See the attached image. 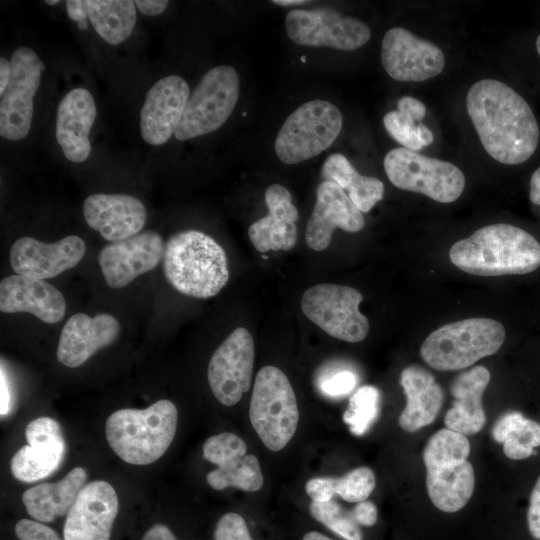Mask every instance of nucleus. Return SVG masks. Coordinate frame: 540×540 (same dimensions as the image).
<instances>
[{
  "label": "nucleus",
  "instance_id": "obj_9",
  "mask_svg": "<svg viewBox=\"0 0 540 540\" xmlns=\"http://www.w3.org/2000/svg\"><path fill=\"white\" fill-rule=\"evenodd\" d=\"M383 165L395 187L440 203L456 201L465 187V176L456 165L404 147L390 150Z\"/></svg>",
  "mask_w": 540,
  "mask_h": 540
},
{
  "label": "nucleus",
  "instance_id": "obj_5",
  "mask_svg": "<svg viewBox=\"0 0 540 540\" xmlns=\"http://www.w3.org/2000/svg\"><path fill=\"white\" fill-rule=\"evenodd\" d=\"M470 450L466 436L448 428L435 432L424 447L428 496L443 512L459 511L472 497L475 473L468 461Z\"/></svg>",
  "mask_w": 540,
  "mask_h": 540
},
{
  "label": "nucleus",
  "instance_id": "obj_15",
  "mask_svg": "<svg viewBox=\"0 0 540 540\" xmlns=\"http://www.w3.org/2000/svg\"><path fill=\"white\" fill-rule=\"evenodd\" d=\"M381 62L387 74L401 82H422L439 75L445 66L442 50L407 29H389L382 39Z\"/></svg>",
  "mask_w": 540,
  "mask_h": 540
},
{
  "label": "nucleus",
  "instance_id": "obj_26",
  "mask_svg": "<svg viewBox=\"0 0 540 540\" xmlns=\"http://www.w3.org/2000/svg\"><path fill=\"white\" fill-rule=\"evenodd\" d=\"M96 105L84 88L68 92L57 111L56 139L65 157L71 162L85 161L91 151L89 132L96 118Z\"/></svg>",
  "mask_w": 540,
  "mask_h": 540
},
{
  "label": "nucleus",
  "instance_id": "obj_30",
  "mask_svg": "<svg viewBox=\"0 0 540 540\" xmlns=\"http://www.w3.org/2000/svg\"><path fill=\"white\" fill-rule=\"evenodd\" d=\"M323 181L338 184L348 192L349 198L363 213L369 212L383 199L384 184L377 178L361 175L351 162L341 153L327 157L322 168Z\"/></svg>",
  "mask_w": 540,
  "mask_h": 540
},
{
  "label": "nucleus",
  "instance_id": "obj_12",
  "mask_svg": "<svg viewBox=\"0 0 540 540\" xmlns=\"http://www.w3.org/2000/svg\"><path fill=\"white\" fill-rule=\"evenodd\" d=\"M285 29L296 44L343 51L356 50L371 37L366 23L327 7L288 12Z\"/></svg>",
  "mask_w": 540,
  "mask_h": 540
},
{
  "label": "nucleus",
  "instance_id": "obj_22",
  "mask_svg": "<svg viewBox=\"0 0 540 540\" xmlns=\"http://www.w3.org/2000/svg\"><path fill=\"white\" fill-rule=\"evenodd\" d=\"M83 214L89 227L110 243L137 235L146 222L143 203L126 194H92L84 200Z\"/></svg>",
  "mask_w": 540,
  "mask_h": 540
},
{
  "label": "nucleus",
  "instance_id": "obj_11",
  "mask_svg": "<svg viewBox=\"0 0 540 540\" xmlns=\"http://www.w3.org/2000/svg\"><path fill=\"white\" fill-rule=\"evenodd\" d=\"M362 300V294L353 287L316 284L303 294L301 309L331 337L356 343L365 339L369 331V321L359 311Z\"/></svg>",
  "mask_w": 540,
  "mask_h": 540
},
{
  "label": "nucleus",
  "instance_id": "obj_1",
  "mask_svg": "<svg viewBox=\"0 0 540 540\" xmlns=\"http://www.w3.org/2000/svg\"><path fill=\"white\" fill-rule=\"evenodd\" d=\"M468 115L485 151L496 161L516 165L528 160L539 142V127L526 100L495 79L474 83L466 96Z\"/></svg>",
  "mask_w": 540,
  "mask_h": 540
},
{
  "label": "nucleus",
  "instance_id": "obj_33",
  "mask_svg": "<svg viewBox=\"0 0 540 540\" xmlns=\"http://www.w3.org/2000/svg\"><path fill=\"white\" fill-rule=\"evenodd\" d=\"M426 107L418 99L403 96L397 102V110L386 113L384 127L391 138L404 148L418 151L423 148L418 135V124L425 117Z\"/></svg>",
  "mask_w": 540,
  "mask_h": 540
},
{
  "label": "nucleus",
  "instance_id": "obj_21",
  "mask_svg": "<svg viewBox=\"0 0 540 540\" xmlns=\"http://www.w3.org/2000/svg\"><path fill=\"white\" fill-rule=\"evenodd\" d=\"M187 82L177 75L161 78L147 92L140 112L145 142L161 145L175 133L189 99Z\"/></svg>",
  "mask_w": 540,
  "mask_h": 540
},
{
  "label": "nucleus",
  "instance_id": "obj_13",
  "mask_svg": "<svg viewBox=\"0 0 540 540\" xmlns=\"http://www.w3.org/2000/svg\"><path fill=\"white\" fill-rule=\"evenodd\" d=\"M11 78L0 101V135L8 140L23 139L33 117V98L45 65L34 50L21 46L11 56Z\"/></svg>",
  "mask_w": 540,
  "mask_h": 540
},
{
  "label": "nucleus",
  "instance_id": "obj_32",
  "mask_svg": "<svg viewBox=\"0 0 540 540\" xmlns=\"http://www.w3.org/2000/svg\"><path fill=\"white\" fill-rule=\"evenodd\" d=\"M495 441L503 443V452L512 460H522L534 453L540 445V423L525 418L521 412L510 411L502 415L492 429Z\"/></svg>",
  "mask_w": 540,
  "mask_h": 540
},
{
  "label": "nucleus",
  "instance_id": "obj_38",
  "mask_svg": "<svg viewBox=\"0 0 540 540\" xmlns=\"http://www.w3.org/2000/svg\"><path fill=\"white\" fill-rule=\"evenodd\" d=\"M374 472L366 466L355 468L336 477V494L347 502L365 501L375 488Z\"/></svg>",
  "mask_w": 540,
  "mask_h": 540
},
{
  "label": "nucleus",
  "instance_id": "obj_28",
  "mask_svg": "<svg viewBox=\"0 0 540 540\" xmlns=\"http://www.w3.org/2000/svg\"><path fill=\"white\" fill-rule=\"evenodd\" d=\"M400 384L406 396V406L398 422L406 432H415L431 424L444 400L441 386L425 368L410 365L400 374Z\"/></svg>",
  "mask_w": 540,
  "mask_h": 540
},
{
  "label": "nucleus",
  "instance_id": "obj_39",
  "mask_svg": "<svg viewBox=\"0 0 540 540\" xmlns=\"http://www.w3.org/2000/svg\"><path fill=\"white\" fill-rule=\"evenodd\" d=\"M214 540H252V538L245 519L235 512H229L218 520Z\"/></svg>",
  "mask_w": 540,
  "mask_h": 540
},
{
  "label": "nucleus",
  "instance_id": "obj_17",
  "mask_svg": "<svg viewBox=\"0 0 540 540\" xmlns=\"http://www.w3.org/2000/svg\"><path fill=\"white\" fill-rule=\"evenodd\" d=\"M28 445L12 457V475L22 482H35L52 474L61 464L66 443L60 425L51 417L30 421L25 429Z\"/></svg>",
  "mask_w": 540,
  "mask_h": 540
},
{
  "label": "nucleus",
  "instance_id": "obj_40",
  "mask_svg": "<svg viewBox=\"0 0 540 540\" xmlns=\"http://www.w3.org/2000/svg\"><path fill=\"white\" fill-rule=\"evenodd\" d=\"M356 375L349 370H338L323 376L319 382L320 390L332 397L349 394L356 386Z\"/></svg>",
  "mask_w": 540,
  "mask_h": 540
},
{
  "label": "nucleus",
  "instance_id": "obj_24",
  "mask_svg": "<svg viewBox=\"0 0 540 540\" xmlns=\"http://www.w3.org/2000/svg\"><path fill=\"white\" fill-rule=\"evenodd\" d=\"M0 310L28 312L45 323L54 324L64 317L66 301L52 284L15 274L0 282Z\"/></svg>",
  "mask_w": 540,
  "mask_h": 540
},
{
  "label": "nucleus",
  "instance_id": "obj_47",
  "mask_svg": "<svg viewBox=\"0 0 540 540\" xmlns=\"http://www.w3.org/2000/svg\"><path fill=\"white\" fill-rule=\"evenodd\" d=\"M142 540H178L172 531L163 524H155L144 534Z\"/></svg>",
  "mask_w": 540,
  "mask_h": 540
},
{
  "label": "nucleus",
  "instance_id": "obj_34",
  "mask_svg": "<svg viewBox=\"0 0 540 540\" xmlns=\"http://www.w3.org/2000/svg\"><path fill=\"white\" fill-rule=\"evenodd\" d=\"M206 481L215 490L234 487L247 492L262 488L264 478L259 460L249 454L223 467H217L206 475Z\"/></svg>",
  "mask_w": 540,
  "mask_h": 540
},
{
  "label": "nucleus",
  "instance_id": "obj_7",
  "mask_svg": "<svg viewBox=\"0 0 540 540\" xmlns=\"http://www.w3.org/2000/svg\"><path fill=\"white\" fill-rule=\"evenodd\" d=\"M251 424L271 451L282 450L294 436L299 410L290 381L275 366L262 367L255 378L250 400Z\"/></svg>",
  "mask_w": 540,
  "mask_h": 540
},
{
  "label": "nucleus",
  "instance_id": "obj_36",
  "mask_svg": "<svg viewBox=\"0 0 540 540\" xmlns=\"http://www.w3.org/2000/svg\"><path fill=\"white\" fill-rule=\"evenodd\" d=\"M311 516L334 533L346 540H362L359 524L352 511L342 507L333 499L326 502H314L309 505Z\"/></svg>",
  "mask_w": 540,
  "mask_h": 540
},
{
  "label": "nucleus",
  "instance_id": "obj_35",
  "mask_svg": "<svg viewBox=\"0 0 540 540\" xmlns=\"http://www.w3.org/2000/svg\"><path fill=\"white\" fill-rule=\"evenodd\" d=\"M380 393L372 385H363L350 397L343 421L357 436L363 435L376 420L379 412Z\"/></svg>",
  "mask_w": 540,
  "mask_h": 540
},
{
  "label": "nucleus",
  "instance_id": "obj_45",
  "mask_svg": "<svg viewBox=\"0 0 540 540\" xmlns=\"http://www.w3.org/2000/svg\"><path fill=\"white\" fill-rule=\"evenodd\" d=\"M66 10L69 18L77 23L88 18V3L84 0L66 1Z\"/></svg>",
  "mask_w": 540,
  "mask_h": 540
},
{
  "label": "nucleus",
  "instance_id": "obj_46",
  "mask_svg": "<svg viewBox=\"0 0 540 540\" xmlns=\"http://www.w3.org/2000/svg\"><path fill=\"white\" fill-rule=\"evenodd\" d=\"M168 3V1L164 0L135 1V5L140 10V12L148 16H155L161 14L167 8Z\"/></svg>",
  "mask_w": 540,
  "mask_h": 540
},
{
  "label": "nucleus",
  "instance_id": "obj_31",
  "mask_svg": "<svg viewBox=\"0 0 540 540\" xmlns=\"http://www.w3.org/2000/svg\"><path fill=\"white\" fill-rule=\"evenodd\" d=\"M88 18L98 35L111 45L126 40L136 23V5L131 0H89Z\"/></svg>",
  "mask_w": 540,
  "mask_h": 540
},
{
  "label": "nucleus",
  "instance_id": "obj_57",
  "mask_svg": "<svg viewBox=\"0 0 540 540\" xmlns=\"http://www.w3.org/2000/svg\"><path fill=\"white\" fill-rule=\"evenodd\" d=\"M262 257H263L264 259H267V258H268L266 255H263Z\"/></svg>",
  "mask_w": 540,
  "mask_h": 540
},
{
  "label": "nucleus",
  "instance_id": "obj_4",
  "mask_svg": "<svg viewBox=\"0 0 540 540\" xmlns=\"http://www.w3.org/2000/svg\"><path fill=\"white\" fill-rule=\"evenodd\" d=\"M178 422L174 403L161 399L145 409L124 408L107 419L105 434L114 453L132 465L157 461L172 443Z\"/></svg>",
  "mask_w": 540,
  "mask_h": 540
},
{
  "label": "nucleus",
  "instance_id": "obj_8",
  "mask_svg": "<svg viewBox=\"0 0 540 540\" xmlns=\"http://www.w3.org/2000/svg\"><path fill=\"white\" fill-rule=\"evenodd\" d=\"M343 118L327 100L305 102L285 120L275 139V152L285 164L313 158L333 144L341 132Z\"/></svg>",
  "mask_w": 540,
  "mask_h": 540
},
{
  "label": "nucleus",
  "instance_id": "obj_37",
  "mask_svg": "<svg viewBox=\"0 0 540 540\" xmlns=\"http://www.w3.org/2000/svg\"><path fill=\"white\" fill-rule=\"evenodd\" d=\"M202 452L205 460L223 467L247 455V446L236 434L223 432L209 437L203 444Z\"/></svg>",
  "mask_w": 540,
  "mask_h": 540
},
{
  "label": "nucleus",
  "instance_id": "obj_10",
  "mask_svg": "<svg viewBox=\"0 0 540 540\" xmlns=\"http://www.w3.org/2000/svg\"><path fill=\"white\" fill-rule=\"evenodd\" d=\"M239 77L229 65L207 71L189 96L174 133L184 141L221 127L232 114L239 97Z\"/></svg>",
  "mask_w": 540,
  "mask_h": 540
},
{
  "label": "nucleus",
  "instance_id": "obj_41",
  "mask_svg": "<svg viewBox=\"0 0 540 540\" xmlns=\"http://www.w3.org/2000/svg\"><path fill=\"white\" fill-rule=\"evenodd\" d=\"M14 531L19 540H61L52 528L36 520L21 519Z\"/></svg>",
  "mask_w": 540,
  "mask_h": 540
},
{
  "label": "nucleus",
  "instance_id": "obj_23",
  "mask_svg": "<svg viewBox=\"0 0 540 540\" xmlns=\"http://www.w3.org/2000/svg\"><path fill=\"white\" fill-rule=\"evenodd\" d=\"M120 333V323L112 315L93 317L77 313L63 326L57 347V360L69 368L83 365L98 350L109 346Z\"/></svg>",
  "mask_w": 540,
  "mask_h": 540
},
{
  "label": "nucleus",
  "instance_id": "obj_50",
  "mask_svg": "<svg viewBox=\"0 0 540 540\" xmlns=\"http://www.w3.org/2000/svg\"><path fill=\"white\" fill-rule=\"evenodd\" d=\"M11 64L5 58H0V95H2L11 78Z\"/></svg>",
  "mask_w": 540,
  "mask_h": 540
},
{
  "label": "nucleus",
  "instance_id": "obj_56",
  "mask_svg": "<svg viewBox=\"0 0 540 540\" xmlns=\"http://www.w3.org/2000/svg\"><path fill=\"white\" fill-rule=\"evenodd\" d=\"M45 3L48 5H55L59 3V0H46Z\"/></svg>",
  "mask_w": 540,
  "mask_h": 540
},
{
  "label": "nucleus",
  "instance_id": "obj_52",
  "mask_svg": "<svg viewBox=\"0 0 540 540\" xmlns=\"http://www.w3.org/2000/svg\"><path fill=\"white\" fill-rule=\"evenodd\" d=\"M302 540H332V539H330L329 537L319 532L311 531V532L306 533Z\"/></svg>",
  "mask_w": 540,
  "mask_h": 540
},
{
  "label": "nucleus",
  "instance_id": "obj_14",
  "mask_svg": "<svg viewBox=\"0 0 540 540\" xmlns=\"http://www.w3.org/2000/svg\"><path fill=\"white\" fill-rule=\"evenodd\" d=\"M253 365V338L247 329L238 327L216 349L208 364V383L221 404L233 406L249 391Z\"/></svg>",
  "mask_w": 540,
  "mask_h": 540
},
{
  "label": "nucleus",
  "instance_id": "obj_48",
  "mask_svg": "<svg viewBox=\"0 0 540 540\" xmlns=\"http://www.w3.org/2000/svg\"><path fill=\"white\" fill-rule=\"evenodd\" d=\"M1 404H0V414L2 417L6 416L11 408V392L7 382V378L4 372L3 366L1 367Z\"/></svg>",
  "mask_w": 540,
  "mask_h": 540
},
{
  "label": "nucleus",
  "instance_id": "obj_43",
  "mask_svg": "<svg viewBox=\"0 0 540 540\" xmlns=\"http://www.w3.org/2000/svg\"><path fill=\"white\" fill-rule=\"evenodd\" d=\"M527 524L531 536L540 540V476L530 495L527 511Z\"/></svg>",
  "mask_w": 540,
  "mask_h": 540
},
{
  "label": "nucleus",
  "instance_id": "obj_49",
  "mask_svg": "<svg viewBox=\"0 0 540 540\" xmlns=\"http://www.w3.org/2000/svg\"><path fill=\"white\" fill-rule=\"evenodd\" d=\"M529 197L533 204L540 205V167L531 176Z\"/></svg>",
  "mask_w": 540,
  "mask_h": 540
},
{
  "label": "nucleus",
  "instance_id": "obj_18",
  "mask_svg": "<svg viewBox=\"0 0 540 540\" xmlns=\"http://www.w3.org/2000/svg\"><path fill=\"white\" fill-rule=\"evenodd\" d=\"M85 251L84 241L76 235L66 236L54 243L21 237L12 244L9 258L16 274L45 280L75 267Z\"/></svg>",
  "mask_w": 540,
  "mask_h": 540
},
{
  "label": "nucleus",
  "instance_id": "obj_29",
  "mask_svg": "<svg viewBox=\"0 0 540 540\" xmlns=\"http://www.w3.org/2000/svg\"><path fill=\"white\" fill-rule=\"evenodd\" d=\"M87 480L86 470L75 467L60 481L42 483L27 489L22 502L27 513L39 522H52L67 515Z\"/></svg>",
  "mask_w": 540,
  "mask_h": 540
},
{
  "label": "nucleus",
  "instance_id": "obj_2",
  "mask_svg": "<svg viewBox=\"0 0 540 540\" xmlns=\"http://www.w3.org/2000/svg\"><path fill=\"white\" fill-rule=\"evenodd\" d=\"M449 258L457 268L472 275H522L540 267V243L519 227L497 223L454 243Z\"/></svg>",
  "mask_w": 540,
  "mask_h": 540
},
{
  "label": "nucleus",
  "instance_id": "obj_51",
  "mask_svg": "<svg viewBox=\"0 0 540 540\" xmlns=\"http://www.w3.org/2000/svg\"><path fill=\"white\" fill-rule=\"evenodd\" d=\"M419 140L423 147L429 146L433 142V134L431 130L424 124H418Z\"/></svg>",
  "mask_w": 540,
  "mask_h": 540
},
{
  "label": "nucleus",
  "instance_id": "obj_3",
  "mask_svg": "<svg viewBox=\"0 0 540 540\" xmlns=\"http://www.w3.org/2000/svg\"><path fill=\"white\" fill-rule=\"evenodd\" d=\"M162 260L167 282L189 297H213L229 280L224 249L198 230H184L172 235L165 243Z\"/></svg>",
  "mask_w": 540,
  "mask_h": 540
},
{
  "label": "nucleus",
  "instance_id": "obj_20",
  "mask_svg": "<svg viewBox=\"0 0 540 540\" xmlns=\"http://www.w3.org/2000/svg\"><path fill=\"white\" fill-rule=\"evenodd\" d=\"M365 220L348 194L336 183L322 181L316 192V202L306 225L307 245L322 251L330 245L336 228L349 233L363 229Z\"/></svg>",
  "mask_w": 540,
  "mask_h": 540
},
{
  "label": "nucleus",
  "instance_id": "obj_55",
  "mask_svg": "<svg viewBox=\"0 0 540 540\" xmlns=\"http://www.w3.org/2000/svg\"><path fill=\"white\" fill-rule=\"evenodd\" d=\"M536 49H537V52H538V54L540 56V34L536 39Z\"/></svg>",
  "mask_w": 540,
  "mask_h": 540
},
{
  "label": "nucleus",
  "instance_id": "obj_44",
  "mask_svg": "<svg viewBox=\"0 0 540 540\" xmlns=\"http://www.w3.org/2000/svg\"><path fill=\"white\" fill-rule=\"evenodd\" d=\"M352 514L356 522L362 526H373L378 517L376 506L367 500L357 503Z\"/></svg>",
  "mask_w": 540,
  "mask_h": 540
},
{
  "label": "nucleus",
  "instance_id": "obj_6",
  "mask_svg": "<svg viewBox=\"0 0 540 540\" xmlns=\"http://www.w3.org/2000/svg\"><path fill=\"white\" fill-rule=\"evenodd\" d=\"M505 336L504 326L494 319L467 318L430 333L420 347V356L435 370H460L495 354Z\"/></svg>",
  "mask_w": 540,
  "mask_h": 540
},
{
  "label": "nucleus",
  "instance_id": "obj_54",
  "mask_svg": "<svg viewBox=\"0 0 540 540\" xmlns=\"http://www.w3.org/2000/svg\"><path fill=\"white\" fill-rule=\"evenodd\" d=\"M78 24V27L82 30L84 29H87V23H86V20L85 21H80L77 23Z\"/></svg>",
  "mask_w": 540,
  "mask_h": 540
},
{
  "label": "nucleus",
  "instance_id": "obj_27",
  "mask_svg": "<svg viewBox=\"0 0 540 540\" xmlns=\"http://www.w3.org/2000/svg\"><path fill=\"white\" fill-rule=\"evenodd\" d=\"M490 377L489 370L480 365L457 375L450 387L454 400L444 417L446 428L465 436L481 431L486 422L482 396Z\"/></svg>",
  "mask_w": 540,
  "mask_h": 540
},
{
  "label": "nucleus",
  "instance_id": "obj_42",
  "mask_svg": "<svg viewBox=\"0 0 540 540\" xmlns=\"http://www.w3.org/2000/svg\"><path fill=\"white\" fill-rule=\"evenodd\" d=\"M305 490L314 502H326L336 494V477H315L307 481Z\"/></svg>",
  "mask_w": 540,
  "mask_h": 540
},
{
  "label": "nucleus",
  "instance_id": "obj_25",
  "mask_svg": "<svg viewBox=\"0 0 540 540\" xmlns=\"http://www.w3.org/2000/svg\"><path fill=\"white\" fill-rule=\"evenodd\" d=\"M291 200L286 187L280 184L267 187L265 203L268 214L252 223L248 229L249 239L257 251H288L295 246L299 214Z\"/></svg>",
  "mask_w": 540,
  "mask_h": 540
},
{
  "label": "nucleus",
  "instance_id": "obj_16",
  "mask_svg": "<svg viewBox=\"0 0 540 540\" xmlns=\"http://www.w3.org/2000/svg\"><path fill=\"white\" fill-rule=\"evenodd\" d=\"M164 247L161 235L153 230L105 245L98 262L107 285L119 289L153 270L163 259Z\"/></svg>",
  "mask_w": 540,
  "mask_h": 540
},
{
  "label": "nucleus",
  "instance_id": "obj_19",
  "mask_svg": "<svg viewBox=\"0 0 540 540\" xmlns=\"http://www.w3.org/2000/svg\"><path fill=\"white\" fill-rule=\"evenodd\" d=\"M118 505L116 491L108 482L86 484L66 515L63 540H109Z\"/></svg>",
  "mask_w": 540,
  "mask_h": 540
},
{
  "label": "nucleus",
  "instance_id": "obj_53",
  "mask_svg": "<svg viewBox=\"0 0 540 540\" xmlns=\"http://www.w3.org/2000/svg\"><path fill=\"white\" fill-rule=\"evenodd\" d=\"M307 1L304 0H274L272 3L280 6H292V5H300L303 3H306Z\"/></svg>",
  "mask_w": 540,
  "mask_h": 540
}]
</instances>
